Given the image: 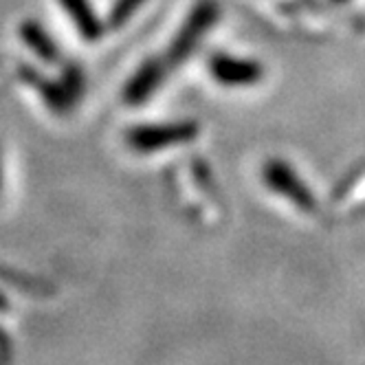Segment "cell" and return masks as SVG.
I'll return each mask as SVG.
<instances>
[{"instance_id": "cell-1", "label": "cell", "mask_w": 365, "mask_h": 365, "mask_svg": "<svg viewBox=\"0 0 365 365\" xmlns=\"http://www.w3.org/2000/svg\"><path fill=\"white\" fill-rule=\"evenodd\" d=\"M198 135V125L194 121H174V123H154L137 125L128 130V143L137 152H154L172 148L178 143H190Z\"/></svg>"}, {"instance_id": "cell-2", "label": "cell", "mask_w": 365, "mask_h": 365, "mask_svg": "<svg viewBox=\"0 0 365 365\" xmlns=\"http://www.w3.org/2000/svg\"><path fill=\"white\" fill-rule=\"evenodd\" d=\"M216 18H218V7L214 0H200V3L192 9L187 22L182 24L180 34L174 38V42L168 51V62L174 66L185 58H190L196 44L205 38V34L210 31V27L216 22Z\"/></svg>"}, {"instance_id": "cell-3", "label": "cell", "mask_w": 365, "mask_h": 365, "mask_svg": "<svg viewBox=\"0 0 365 365\" xmlns=\"http://www.w3.org/2000/svg\"><path fill=\"white\" fill-rule=\"evenodd\" d=\"M262 178L271 187V192L284 196L286 200L295 202L302 212H315L317 200L312 196V192L306 187V182L297 176V172L279 159H273L264 165Z\"/></svg>"}, {"instance_id": "cell-4", "label": "cell", "mask_w": 365, "mask_h": 365, "mask_svg": "<svg viewBox=\"0 0 365 365\" xmlns=\"http://www.w3.org/2000/svg\"><path fill=\"white\" fill-rule=\"evenodd\" d=\"M210 71L216 82H220L222 86H231V88L253 86L264 77V68L259 62L233 58L227 53H216L210 60Z\"/></svg>"}, {"instance_id": "cell-5", "label": "cell", "mask_w": 365, "mask_h": 365, "mask_svg": "<svg viewBox=\"0 0 365 365\" xmlns=\"http://www.w3.org/2000/svg\"><path fill=\"white\" fill-rule=\"evenodd\" d=\"M163 75H165V64L163 62H156V60L145 62L133 75V80L125 84L123 99L128 103H133V106H137V103H143L156 88H159Z\"/></svg>"}, {"instance_id": "cell-6", "label": "cell", "mask_w": 365, "mask_h": 365, "mask_svg": "<svg viewBox=\"0 0 365 365\" xmlns=\"http://www.w3.org/2000/svg\"><path fill=\"white\" fill-rule=\"evenodd\" d=\"M60 3L66 7L68 16L73 18V22L77 24V29L86 40H97L101 38V24L97 20V16L91 9L88 0H60Z\"/></svg>"}, {"instance_id": "cell-7", "label": "cell", "mask_w": 365, "mask_h": 365, "mask_svg": "<svg viewBox=\"0 0 365 365\" xmlns=\"http://www.w3.org/2000/svg\"><path fill=\"white\" fill-rule=\"evenodd\" d=\"M20 75H22L24 80H27L34 88H38V91H40V95L46 99L48 106H53L56 110H66V108L71 106L73 97L68 95L66 86H58L56 82L40 80V75H38V73H34V71H29V68H22V71H20Z\"/></svg>"}, {"instance_id": "cell-8", "label": "cell", "mask_w": 365, "mask_h": 365, "mask_svg": "<svg viewBox=\"0 0 365 365\" xmlns=\"http://www.w3.org/2000/svg\"><path fill=\"white\" fill-rule=\"evenodd\" d=\"M20 36H22L24 42L34 48V53L40 56L44 62H56L58 60V46H56L53 40L44 34V29L40 27V24L24 22L20 27Z\"/></svg>"}, {"instance_id": "cell-9", "label": "cell", "mask_w": 365, "mask_h": 365, "mask_svg": "<svg viewBox=\"0 0 365 365\" xmlns=\"http://www.w3.org/2000/svg\"><path fill=\"white\" fill-rule=\"evenodd\" d=\"M143 3L145 0H117L110 9V16H108V27L117 29V27H121V24H125Z\"/></svg>"}, {"instance_id": "cell-10", "label": "cell", "mask_w": 365, "mask_h": 365, "mask_svg": "<svg viewBox=\"0 0 365 365\" xmlns=\"http://www.w3.org/2000/svg\"><path fill=\"white\" fill-rule=\"evenodd\" d=\"M334 3H348V0H334Z\"/></svg>"}]
</instances>
